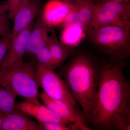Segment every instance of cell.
I'll list each match as a JSON object with an SVG mask.
<instances>
[{"label": "cell", "instance_id": "14", "mask_svg": "<svg viewBox=\"0 0 130 130\" xmlns=\"http://www.w3.org/2000/svg\"><path fill=\"white\" fill-rule=\"evenodd\" d=\"M1 130H40L38 123L18 109L5 116Z\"/></svg>", "mask_w": 130, "mask_h": 130}, {"label": "cell", "instance_id": "18", "mask_svg": "<svg viewBox=\"0 0 130 130\" xmlns=\"http://www.w3.org/2000/svg\"><path fill=\"white\" fill-rule=\"evenodd\" d=\"M37 63L45 68L54 71L55 69L51 57L48 46L44 47L38 52L35 56Z\"/></svg>", "mask_w": 130, "mask_h": 130}, {"label": "cell", "instance_id": "21", "mask_svg": "<svg viewBox=\"0 0 130 130\" xmlns=\"http://www.w3.org/2000/svg\"><path fill=\"white\" fill-rule=\"evenodd\" d=\"M8 13L0 19V36L3 37L12 32Z\"/></svg>", "mask_w": 130, "mask_h": 130}, {"label": "cell", "instance_id": "26", "mask_svg": "<svg viewBox=\"0 0 130 130\" xmlns=\"http://www.w3.org/2000/svg\"><path fill=\"white\" fill-rule=\"evenodd\" d=\"M95 5L99 4L103 1V0H92Z\"/></svg>", "mask_w": 130, "mask_h": 130}, {"label": "cell", "instance_id": "25", "mask_svg": "<svg viewBox=\"0 0 130 130\" xmlns=\"http://www.w3.org/2000/svg\"><path fill=\"white\" fill-rule=\"evenodd\" d=\"M113 1L119 2H130V0H103L102 2L105 1Z\"/></svg>", "mask_w": 130, "mask_h": 130}, {"label": "cell", "instance_id": "9", "mask_svg": "<svg viewBox=\"0 0 130 130\" xmlns=\"http://www.w3.org/2000/svg\"><path fill=\"white\" fill-rule=\"evenodd\" d=\"M32 24L23 30L14 38L5 58L0 65V71L23 63V58L28 47Z\"/></svg>", "mask_w": 130, "mask_h": 130}, {"label": "cell", "instance_id": "22", "mask_svg": "<svg viewBox=\"0 0 130 130\" xmlns=\"http://www.w3.org/2000/svg\"><path fill=\"white\" fill-rule=\"evenodd\" d=\"M26 0H7V3L9 6L8 14L10 19H13L18 9Z\"/></svg>", "mask_w": 130, "mask_h": 130}, {"label": "cell", "instance_id": "10", "mask_svg": "<svg viewBox=\"0 0 130 130\" xmlns=\"http://www.w3.org/2000/svg\"><path fill=\"white\" fill-rule=\"evenodd\" d=\"M51 28L44 22L42 16L39 17L31 32L26 55L35 58L38 51L48 45L55 34Z\"/></svg>", "mask_w": 130, "mask_h": 130}, {"label": "cell", "instance_id": "2", "mask_svg": "<svg viewBox=\"0 0 130 130\" xmlns=\"http://www.w3.org/2000/svg\"><path fill=\"white\" fill-rule=\"evenodd\" d=\"M100 70L101 67L90 57L80 54L72 58L59 74L81 106L88 123L90 107L99 83Z\"/></svg>", "mask_w": 130, "mask_h": 130}, {"label": "cell", "instance_id": "19", "mask_svg": "<svg viewBox=\"0 0 130 130\" xmlns=\"http://www.w3.org/2000/svg\"><path fill=\"white\" fill-rule=\"evenodd\" d=\"M40 130H81L79 125L76 124H64L56 122L39 123Z\"/></svg>", "mask_w": 130, "mask_h": 130}, {"label": "cell", "instance_id": "8", "mask_svg": "<svg viewBox=\"0 0 130 130\" xmlns=\"http://www.w3.org/2000/svg\"><path fill=\"white\" fill-rule=\"evenodd\" d=\"M40 97L46 106L70 123L79 125L81 130H92L82 111L72 108L60 101L52 99L44 91L40 94Z\"/></svg>", "mask_w": 130, "mask_h": 130}, {"label": "cell", "instance_id": "7", "mask_svg": "<svg viewBox=\"0 0 130 130\" xmlns=\"http://www.w3.org/2000/svg\"><path fill=\"white\" fill-rule=\"evenodd\" d=\"M69 11L61 24L62 27L71 25L81 26L88 31L93 18L95 4L92 0H63Z\"/></svg>", "mask_w": 130, "mask_h": 130}, {"label": "cell", "instance_id": "1", "mask_svg": "<svg viewBox=\"0 0 130 130\" xmlns=\"http://www.w3.org/2000/svg\"><path fill=\"white\" fill-rule=\"evenodd\" d=\"M101 66L97 91L89 123L97 129L130 130V85L126 62L112 60Z\"/></svg>", "mask_w": 130, "mask_h": 130}, {"label": "cell", "instance_id": "17", "mask_svg": "<svg viewBox=\"0 0 130 130\" xmlns=\"http://www.w3.org/2000/svg\"><path fill=\"white\" fill-rule=\"evenodd\" d=\"M16 96L0 85V113L6 116L15 109Z\"/></svg>", "mask_w": 130, "mask_h": 130}, {"label": "cell", "instance_id": "23", "mask_svg": "<svg viewBox=\"0 0 130 130\" xmlns=\"http://www.w3.org/2000/svg\"><path fill=\"white\" fill-rule=\"evenodd\" d=\"M9 7L6 2L3 5H0V19L6 13L8 12Z\"/></svg>", "mask_w": 130, "mask_h": 130}, {"label": "cell", "instance_id": "15", "mask_svg": "<svg viewBox=\"0 0 130 130\" xmlns=\"http://www.w3.org/2000/svg\"><path fill=\"white\" fill-rule=\"evenodd\" d=\"M48 46L55 69L62 64L72 53L71 46L63 44L59 41L55 34Z\"/></svg>", "mask_w": 130, "mask_h": 130}, {"label": "cell", "instance_id": "16", "mask_svg": "<svg viewBox=\"0 0 130 130\" xmlns=\"http://www.w3.org/2000/svg\"><path fill=\"white\" fill-rule=\"evenodd\" d=\"M60 41L63 44L74 46L79 44L85 36V30L81 26L71 25L63 28Z\"/></svg>", "mask_w": 130, "mask_h": 130}, {"label": "cell", "instance_id": "20", "mask_svg": "<svg viewBox=\"0 0 130 130\" xmlns=\"http://www.w3.org/2000/svg\"><path fill=\"white\" fill-rule=\"evenodd\" d=\"M12 42V36L11 32L2 37L0 39V65L8 51Z\"/></svg>", "mask_w": 130, "mask_h": 130}, {"label": "cell", "instance_id": "5", "mask_svg": "<svg viewBox=\"0 0 130 130\" xmlns=\"http://www.w3.org/2000/svg\"><path fill=\"white\" fill-rule=\"evenodd\" d=\"M130 27V2L105 1L96 5L89 31L104 26Z\"/></svg>", "mask_w": 130, "mask_h": 130}, {"label": "cell", "instance_id": "12", "mask_svg": "<svg viewBox=\"0 0 130 130\" xmlns=\"http://www.w3.org/2000/svg\"><path fill=\"white\" fill-rule=\"evenodd\" d=\"M39 11L38 4L35 0H26L14 14L12 30V40L19 33L32 24Z\"/></svg>", "mask_w": 130, "mask_h": 130}, {"label": "cell", "instance_id": "24", "mask_svg": "<svg viewBox=\"0 0 130 130\" xmlns=\"http://www.w3.org/2000/svg\"><path fill=\"white\" fill-rule=\"evenodd\" d=\"M4 118H5V116L2 114L0 113V130H1Z\"/></svg>", "mask_w": 130, "mask_h": 130}, {"label": "cell", "instance_id": "3", "mask_svg": "<svg viewBox=\"0 0 130 130\" xmlns=\"http://www.w3.org/2000/svg\"><path fill=\"white\" fill-rule=\"evenodd\" d=\"M36 64L31 60L0 71V85L16 96L38 102Z\"/></svg>", "mask_w": 130, "mask_h": 130}, {"label": "cell", "instance_id": "13", "mask_svg": "<svg viewBox=\"0 0 130 130\" xmlns=\"http://www.w3.org/2000/svg\"><path fill=\"white\" fill-rule=\"evenodd\" d=\"M69 11L68 6L63 0H52L45 5L42 18L50 27L61 25Z\"/></svg>", "mask_w": 130, "mask_h": 130}, {"label": "cell", "instance_id": "6", "mask_svg": "<svg viewBox=\"0 0 130 130\" xmlns=\"http://www.w3.org/2000/svg\"><path fill=\"white\" fill-rule=\"evenodd\" d=\"M36 67L38 84L44 93L52 99L78 109L76 101L62 77L54 71L45 68L37 62Z\"/></svg>", "mask_w": 130, "mask_h": 130}, {"label": "cell", "instance_id": "11", "mask_svg": "<svg viewBox=\"0 0 130 130\" xmlns=\"http://www.w3.org/2000/svg\"><path fill=\"white\" fill-rule=\"evenodd\" d=\"M15 108L29 116L36 119L39 123L53 122L71 124L70 123L59 116L40 102H35L29 100L15 103Z\"/></svg>", "mask_w": 130, "mask_h": 130}, {"label": "cell", "instance_id": "4", "mask_svg": "<svg viewBox=\"0 0 130 130\" xmlns=\"http://www.w3.org/2000/svg\"><path fill=\"white\" fill-rule=\"evenodd\" d=\"M93 43L111 60L126 62L130 55V27L107 25L91 29Z\"/></svg>", "mask_w": 130, "mask_h": 130}]
</instances>
